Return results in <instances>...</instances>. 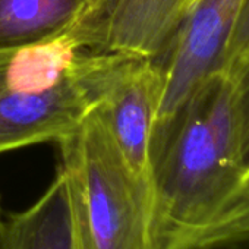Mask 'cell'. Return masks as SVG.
Returning <instances> with one entry per match:
<instances>
[{"instance_id":"obj_1","label":"cell","mask_w":249,"mask_h":249,"mask_svg":"<svg viewBox=\"0 0 249 249\" xmlns=\"http://www.w3.org/2000/svg\"><path fill=\"white\" fill-rule=\"evenodd\" d=\"M150 182V249H191L242 182L236 87L227 75H210L154 129Z\"/></svg>"},{"instance_id":"obj_2","label":"cell","mask_w":249,"mask_h":249,"mask_svg":"<svg viewBox=\"0 0 249 249\" xmlns=\"http://www.w3.org/2000/svg\"><path fill=\"white\" fill-rule=\"evenodd\" d=\"M140 59L95 52L71 28L0 49V154L73 135Z\"/></svg>"},{"instance_id":"obj_3","label":"cell","mask_w":249,"mask_h":249,"mask_svg":"<svg viewBox=\"0 0 249 249\" xmlns=\"http://www.w3.org/2000/svg\"><path fill=\"white\" fill-rule=\"evenodd\" d=\"M59 145L87 249H150V178L132 170L98 108Z\"/></svg>"},{"instance_id":"obj_4","label":"cell","mask_w":249,"mask_h":249,"mask_svg":"<svg viewBox=\"0 0 249 249\" xmlns=\"http://www.w3.org/2000/svg\"><path fill=\"white\" fill-rule=\"evenodd\" d=\"M243 0H198L188 12L164 54L163 94L156 128L167 124L195 89L220 68Z\"/></svg>"},{"instance_id":"obj_5","label":"cell","mask_w":249,"mask_h":249,"mask_svg":"<svg viewBox=\"0 0 249 249\" xmlns=\"http://www.w3.org/2000/svg\"><path fill=\"white\" fill-rule=\"evenodd\" d=\"M186 12V0H95L71 30L95 52L157 60Z\"/></svg>"},{"instance_id":"obj_6","label":"cell","mask_w":249,"mask_h":249,"mask_svg":"<svg viewBox=\"0 0 249 249\" xmlns=\"http://www.w3.org/2000/svg\"><path fill=\"white\" fill-rule=\"evenodd\" d=\"M163 82L160 63L140 59L97 107L132 170L147 178Z\"/></svg>"},{"instance_id":"obj_7","label":"cell","mask_w":249,"mask_h":249,"mask_svg":"<svg viewBox=\"0 0 249 249\" xmlns=\"http://www.w3.org/2000/svg\"><path fill=\"white\" fill-rule=\"evenodd\" d=\"M0 249H87L72 182L62 166L31 207L3 220Z\"/></svg>"},{"instance_id":"obj_8","label":"cell","mask_w":249,"mask_h":249,"mask_svg":"<svg viewBox=\"0 0 249 249\" xmlns=\"http://www.w3.org/2000/svg\"><path fill=\"white\" fill-rule=\"evenodd\" d=\"M91 5L92 0H0V49L57 37Z\"/></svg>"},{"instance_id":"obj_9","label":"cell","mask_w":249,"mask_h":249,"mask_svg":"<svg viewBox=\"0 0 249 249\" xmlns=\"http://www.w3.org/2000/svg\"><path fill=\"white\" fill-rule=\"evenodd\" d=\"M246 230H249V180L236 191L215 221L201 234L194 246Z\"/></svg>"},{"instance_id":"obj_10","label":"cell","mask_w":249,"mask_h":249,"mask_svg":"<svg viewBox=\"0 0 249 249\" xmlns=\"http://www.w3.org/2000/svg\"><path fill=\"white\" fill-rule=\"evenodd\" d=\"M249 59V0H243L233 34L224 50L218 72L233 79Z\"/></svg>"},{"instance_id":"obj_11","label":"cell","mask_w":249,"mask_h":249,"mask_svg":"<svg viewBox=\"0 0 249 249\" xmlns=\"http://www.w3.org/2000/svg\"><path fill=\"white\" fill-rule=\"evenodd\" d=\"M231 81L236 87L239 157L243 176V173L249 169V59Z\"/></svg>"},{"instance_id":"obj_12","label":"cell","mask_w":249,"mask_h":249,"mask_svg":"<svg viewBox=\"0 0 249 249\" xmlns=\"http://www.w3.org/2000/svg\"><path fill=\"white\" fill-rule=\"evenodd\" d=\"M192 249H249V230L233 233L198 246Z\"/></svg>"},{"instance_id":"obj_13","label":"cell","mask_w":249,"mask_h":249,"mask_svg":"<svg viewBox=\"0 0 249 249\" xmlns=\"http://www.w3.org/2000/svg\"><path fill=\"white\" fill-rule=\"evenodd\" d=\"M198 2V0H186V8H188V12L195 6V3ZM188 12H186V15H188Z\"/></svg>"},{"instance_id":"obj_14","label":"cell","mask_w":249,"mask_h":249,"mask_svg":"<svg viewBox=\"0 0 249 249\" xmlns=\"http://www.w3.org/2000/svg\"><path fill=\"white\" fill-rule=\"evenodd\" d=\"M2 223H3V218H2V207H0V229H2Z\"/></svg>"},{"instance_id":"obj_15","label":"cell","mask_w":249,"mask_h":249,"mask_svg":"<svg viewBox=\"0 0 249 249\" xmlns=\"http://www.w3.org/2000/svg\"><path fill=\"white\" fill-rule=\"evenodd\" d=\"M94 2H95V0H92V3H94Z\"/></svg>"}]
</instances>
